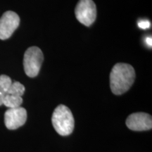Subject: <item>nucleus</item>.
I'll return each mask as SVG.
<instances>
[{
  "label": "nucleus",
  "mask_w": 152,
  "mask_h": 152,
  "mask_svg": "<svg viewBox=\"0 0 152 152\" xmlns=\"http://www.w3.org/2000/svg\"><path fill=\"white\" fill-rule=\"evenodd\" d=\"M135 71L130 64L119 63L112 68L110 74V87L115 95H121L130 90L135 80Z\"/></svg>",
  "instance_id": "obj_1"
},
{
  "label": "nucleus",
  "mask_w": 152,
  "mask_h": 152,
  "mask_svg": "<svg viewBox=\"0 0 152 152\" xmlns=\"http://www.w3.org/2000/svg\"><path fill=\"white\" fill-rule=\"evenodd\" d=\"M52 122L55 130L61 136L69 135L74 130L75 121L73 113L63 104L58 105L53 112Z\"/></svg>",
  "instance_id": "obj_2"
},
{
  "label": "nucleus",
  "mask_w": 152,
  "mask_h": 152,
  "mask_svg": "<svg viewBox=\"0 0 152 152\" xmlns=\"http://www.w3.org/2000/svg\"><path fill=\"white\" fill-rule=\"evenodd\" d=\"M43 60V53L39 47H29L23 57V67L26 75L30 77H36L40 71Z\"/></svg>",
  "instance_id": "obj_3"
},
{
  "label": "nucleus",
  "mask_w": 152,
  "mask_h": 152,
  "mask_svg": "<svg viewBox=\"0 0 152 152\" xmlns=\"http://www.w3.org/2000/svg\"><path fill=\"white\" fill-rule=\"evenodd\" d=\"M76 18L85 26H90L96 18V7L92 0H80L75 9Z\"/></svg>",
  "instance_id": "obj_4"
},
{
  "label": "nucleus",
  "mask_w": 152,
  "mask_h": 152,
  "mask_svg": "<svg viewBox=\"0 0 152 152\" xmlns=\"http://www.w3.org/2000/svg\"><path fill=\"white\" fill-rule=\"evenodd\" d=\"M20 24V18L14 11H6L0 18V39L5 40L13 35Z\"/></svg>",
  "instance_id": "obj_5"
},
{
  "label": "nucleus",
  "mask_w": 152,
  "mask_h": 152,
  "mask_svg": "<svg viewBox=\"0 0 152 152\" xmlns=\"http://www.w3.org/2000/svg\"><path fill=\"white\" fill-rule=\"evenodd\" d=\"M125 123L132 131H147L152 128V118L149 114L138 112L129 115Z\"/></svg>",
  "instance_id": "obj_6"
},
{
  "label": "nucleus",
  "mask_w": 152,
  "mask_h": 152,
  "mask_svg": "<svg viewBox=\"0 0 152 152\" xmlns=\"http://www.w3.org/2000/svg\"><path fill=\"white\" fill-rule=\"evenodd\" d=\"M27 120V111L23 107L9 109L4 113V123L9 130H16L23 125Z\"/></svg>",
  "instance_id": "obj_7"
},
{
  "label": "nucleus",
  "mask_w": 152,
  "mask_h": 152,
  "mask_svg": "<svg viewBox=\"0 0 152 152\" xmlns=\"http://www.w3.org/2000/svg\"><path fill=\"white\" fill-rule=\"evenodd\" d=\"M23 103L22 96H14L7 94L3 99V105L7 106L9 109H14V108L20 107Z\"/></svg>",
  "instance_id": "obj_8"
},
{
  "label": "nucleus",
  "mask_w": 152,
  "mask_h": 152,
  "mask_svg": "<svg viewBox=\"0 0 152 152\" xmlns=\"http://www.w3.org/2000/svg\"><path fill=\"white\" fill-rule=\"evenodd\" d=\"M25 90H26V89H25L23 85H22L19 82L15 81L14 83L12 82V84L9 87L7 94L14 95V96H22L24 94Z\"/></svg>",
  "instance_id": "obj_9"
},
{
  "label": "nucleus",
  "mask_w": 152,
  "mask_h": 152,
  "mask_svg": "<svg viewBox=\"0 0 152 152\" xmlns=\"http://www.w3.org/2000/svg\"><path fill=\"white\" fill-rule=\"evenodd\" d=\"M11 84L12 80L9 76L6 75H0V93L7 94Z\"/></svg>",
  "instance_id": "obj_10"
},
{
  "label": "nucleus",
  "mask_w": 152,
  "mask_h": 152,
  "mask_svg": "<svg viewBox=\"0 0 152 152\" xmlns=\"http://www.w3.org/2000/svg\"><path fill=\"white\" fill-rule=\"evenodd\" d=\"M138 26L139 28H142V29H148L151 26V23L148 20H142L138 22Z\"/></svg>",
  "instance_id": "obj_11"
},
{
  "label": "nucleus",
  "mask_w": 152,
  "mask_h": 152,
  "mask_svg": "<svg viewBox=\"0 0 152 152\" xmlns=\"http://www.w3.org/2000/svg\"><path fill=\"white\" fill-rule=\"evenodd\" d=\"M146 42H147V45L149 47H151L152 45V41H151V37H148L147 39H146Z\"/></svg>",
  "instance_id": "obj_12"
},
{
  "label": "nucleus",
  "mask_w": 152,
  "mask_h": 152,
  "mask_svg": "<svg viewBox=\"0 0 152 152\" xmlns=\"http://www.w3.org/2000/svg\"><path fill=\"white\" fill-rule=\"evenodd\" d=\"M6 94H1V93H0V106L3 105V99H4V97Z\"/></svg>",
  "instance_id": "obj_13"
}]
</instances>
